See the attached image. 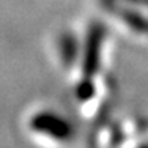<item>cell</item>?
Returning <instances> with one entry per match:
<instances>
[{
    "label": "cell",
    "instance_id": "2",
    "mask_svg": "<svg viewBox=\"0 0 148 148\" xmlns=\"http://www.w3.org/2000/svg\"><path fill=\"white\" fill-rule=\"evenodd\" d=\"M101 43V33L98 29H95V32L90 35V41H88V52L85 57V73L91 74L96 71L98 68V49H99Z\"/></svg>",
    "mask_w": 148,
    "mask_h": 148
},
{
    "label": "cell",
    "instance_id": "1",
    "mask_svg": "<svg viewBox=\"0 0 148 148\" xmlns=\"http://www.w3.org/2000/svg\"><path fill=\"white\" fill-rule=\"evenodd\" d=\"M33 128L41 132L51 134V136L57 137L60 140H65L71 134V129H69L68 123L63 121L62 118L55 117V115H49V114H40L38 117H35Z\"/></svg>",
    "mask_w": 148,
    "mask_h": 148
}]
</instances>
